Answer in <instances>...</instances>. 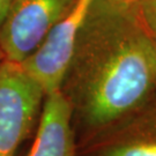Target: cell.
<instances>
[{"label": "cell", "mask_w": 156, "mask_h": 156, "mask_svg": "<svg viewBox=\"0 0 156 156\" xmlns=\"http://www.w3.org/2000/svg\"><path fill=\"white\" fill-rule=\"evenodd\" d=\"M12 1L13 0H0V29H1V26L5 21L6 16H7V13L9 11Z\"/></svg>", "instance_id": "8"}, {"label": "cell", "mask_w": 156, "mask_h": 156, "mask_svg": "<svg viewBox=\"0 0 156 156\" xmlns=\"http://www.w3.org/2000/svg\"><path fill=\"white\" fill-rule=\"evenodd\" d=\"M149 35H151V43H153V48H154V52H155V57H156V34L149 33Z\"/></svg>", "instance_id": "10"}, {"label": "cell", "mask_w": 156, "mask_h": 156, "mask_svg": "<svg viewBox=\"0 0 156 156\" xmlns=\"http://www.w3.org/2000/svg\"><path fill=\"white\" fill-rule=\"evenodd\" d=\"M113 5L122 6V7H134L136 4H139L141 0H106Z\"/></svg>", "instance_id": "9"}, {"label": "cell", "mask_w": 156, "mask_h": 156, "mask_svg": "<svg viewBox=\"0 0 156 156\" xmlns=\"http://www.w3.org/2000/svg\"><path fill=\"white\" fill-rule=\"evenodd\" d=\"M90 4L91 0H78L72 11L51 29L38 48L20 62L45 95L62 89Z\"/></svg>", "instance_id": "4"}, {"label": "cell", "mask_w": 156, "mask_h": 156, "mask_svg": "<svg viewBox=\"0 0 156 156\" xmlns=\"http://www.w3.org/2000/svg\"><path fill=\"white\" fill-rule=\"evenodd\" d=\"M133 8L146 29L156 34V0H141Z\"/></svg>", "instance_id": "7"}, {"label": "cell", "mask_w": 156, "mask_h": 156, "mask_svg": "<svg viewBox=\"0 0 156 156\" xmlns=\"http://www.w3.org/2000/svg\"><path fill=\"white\" fill-rule=\"evenodd\" d=\"M78 0H13L0 29V49L6 60L22 62Z\"/></svg>", "instance_id": "3"}, {"label": "cell", "mask_w": 156, "mask_h": 156, "mask_svg": "<svg viewBox=\"0 0 156 156\" xmlns=\"http://www.w3.org/2000/svg\"><path fill=\"white\" fill-rule=\"evenodd\" d=\"M102 132L94 156H156V91Z\"/></svg>", "instance_id": "5"}, {"label": "cell", "mask_w": 156, "mask_h": 156, "mask_svg": "<svg viewBox=\"0 0 156 156\" xmlns=\"http://www.w3.org/2000/svg\"><path fill=\"white\" fill-rule=\"evenodd\" d=\"M5 60H6V58H5V56H4V53H2L1 49H0V65L5 62Z\"/></svg>", "instance_id": "11"}, {"label": "cell", "mask_w": 156, "mask_h": 156, "mask_svg": "<svg viewBox=\"0 0 156 156\" xmlns=\"http://www.w3.org/2000/svg\"><path fill=\"white\" fill-rule=\"evenodd\" d=\"M45 93L17 62L0 65V156H14L38 122Z\"/></svg>", "instance_id": "2"}, {"label": "cell", "mask_w": 156, "mask_h": 156, "mask_svg": "<svg viewBox=\"0 0 156 156\" xmlns=\"http://www.w3.org/2000/svg\"><path fill=\"white\" fill-rule=\"evenodd\" d=\"M79 122L103 131L156 91L151 35L133 7L91 0L60 89Z\"/></svg>", "instance_id": "1"}, {"label": "cell", "mask_w": 156, "mask_h": 156, "mask_svg": "<svg viewBox=\"0 0 156 156\" xmlns=\"http://www.w3.org/2000/svg\"><path fill=\"white\" fill-rule=\"evenodd\" d=\"M73 109L62 90L45 95L28 156H75Z\"/></svg>", "instance_id": "6"}]
</instances>
